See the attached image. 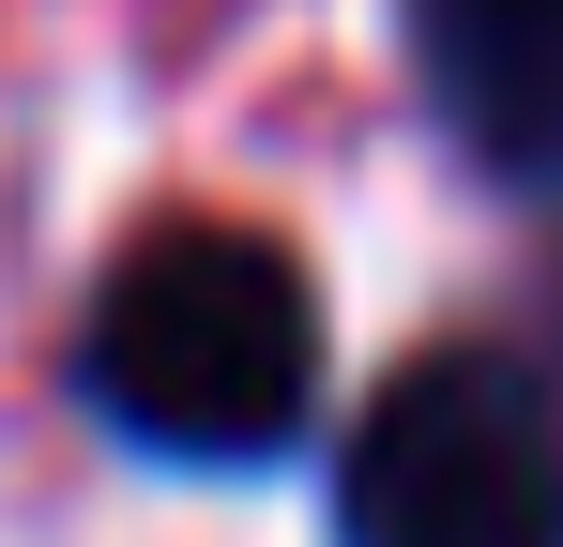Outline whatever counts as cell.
Returning a JSON list of instances; mask_svg holds the SVG:
<instances>
[{"instance_id":"obj_3","label":"cell","mask_w":563,"mask_h":547,"mask_svg":"<svg viewBox=\"0 0 563 547\" xmlns=\"http://www.w3.org/2000/svg\"><path fill=\"white\" fill-rule=\"evenodd\" d=\"M427 46V107L457 122V153L503 182H563V0L549 15H442Z\"/></svg>"},{"instance_id":"obj_1","label":"cell","mask_w":563,"mask_h":547,"mask_svg":"<svg viewBox=\"0 0 563 547\" xmlns=\"http://www.w3.org/2000/svg\"><path fill=\"white\" fill-rule=\"evenodd\" d=\"M77 380H92V411L137 456H184V471L275 456L289 426L320 411V304H305V259H289L275 228H229V213L137 228L122 274L92 289Z\"/></svg>"},{"instance_id":"obj_2","label":"cell","mask_w":563,"mask_h":547,"mask_svg":"<svg viewBox=\"0 0 563 547\" xmlns=\"http://www.w3.org/2000/svg\"><path fill=\"white\" fill-rule=\"evenodd\" d=\"M335 547H563V411L518 350H411L335 442Z\"/></svg>"},{"instance_id":"obj_5","label":"cell","mask_w":563,"mask_h":547,"mask_svg":"<svg viewBox=\"0 0 563 547\" xmlns=\"http://www.w3.org/2000/svg\"><path fill=\"white\" fill-rule=\"evenodd\" d=\"M549 365H563V274H549Z\"/></svg>"},{"instance_id":"obj_4","label":"cell","mask_w":563,"mask_h":547,"mask_svg":"<svg viewBox=\"0 0 563 547\" xmlns=\"http://www.w3.org/2000/svg\"><path fill=\"white\" fill-rule=\"evenodd\" d=\"M442 15H549V0H411V31H442Z\"/></svg>"}]
</instances>
